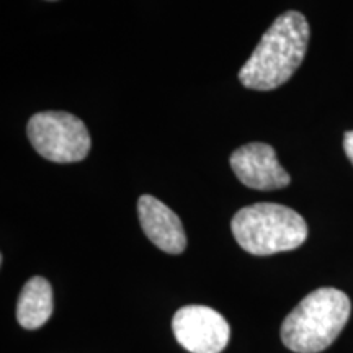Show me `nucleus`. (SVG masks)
<instances>
[{
	"instance_id": "obj_1",
	"label": "nucleus",
	"mask_w": 353,
	"mask_h": 353,
	"mask_svg": "<svg viewBox=\"0 0 353 353\" xmlns=\"http://www.w3.org/2000/svg\"><path fill=\"white\" fill-rule=\"evenodd\" d=\"M309 23L303 13L290 10L273 21L239 70V81L250 90H273L288 82L306 56Z\"/></svg>"
},
{
	"instance_id": "obj_2",
	"label": "nucleus",
	"mask_w": 353,
	"mask_h": 353,
	"mask_svg": "<svg viewBox=\"0 0 353 353\" xmlns=\"http://www.w3.org/2000/svg\"><path fill=\"white\" fill-rule=\"evenodd\" d=\"M343 291L319 288L309 293L281 324V342L296 353H319L332 345L350 317Z\"/></svg>"
},
{
	"instance_id": "obj_3",
	"label": "nucleus",
	"mask_w": 353,
	"mask_h": 353,
	"mask_svg": "<svg viewBox=\"0 0 353 353\" xmlns=\"http://www.w3.org/2000/svg\"><path fill=\"white\" fill-rule=\"evenodd\" d=\"M231 229L237 244L259 257L294 250L307 239L303 216L276 203H255L239 210Z\"/></svg>"
},
{
	"instance_id": "obj_4",
	"label": "nucleus",
	"mask_w": 353,
	"mask_h": 353,
	"mask_svg": "<svg viewBox=\"0 0 353 353\" xmlns=\"http://www.w3.org/2000/svg\"><path fill=\"white\" fill-rule=\"evenodd\" d=\"M26 132L34 151L56 164L83 161L92 145L85 123L65 112L33 114Z\"/></svg>"
},
{
	"instance_id": "obj_5",
	"label": "nucleus",
	"mask_w": 353,
	"mask_h": 353,
	"mask_svg": "<svg viewBox=\"0 0 353 353\" xmlns=\"http://www.w3.org/2000/svg\"><path fill=\"white\" fill-rule=\"evenodd\" d=\"M172 330L176 342L192 353H221L231 337V327L218 311L196 304L175 312Z\"/></svg>"
},
{
	"instance_id": "obj_6",
	"label": "nucleus",
	"mask_w": 353,
	"mask_h": 353,
	"mask_svg": "<svg viewBox=\"0 0 353 353\" xmlns=\"http://www.w3.org/2000/svg\"><path fill=\"white\" fill-rule=\"evenodd\" d=\"M234 174L245 187L272 192L288 187L291 179L276 159L275 149L265 143H250L232 152L229 159Z\"/></svg>"
},
{
	"instance_id": "obj_7",
	"label": "nucleus",
	"mask_w": 353,
	"mask_h": 353,
	"mask_svg": "<svg viewBox=\"0 0 353 353\" xmlns=\"http://www.w3.org/2000/svg\"><path fill=\"white\" fill-rule=\"evenodd\" d=\"M141 228L154 245L167 254L179 255L187 247V236L182 221L169 206L151 195L138 200Z\"/></svg>"
},
{
	"instance_id": "obj_8",
	"label": "nucleus",
	"mask_w": 353,
	"mask_h": 353,
	"mask_svg": "<svg viewBox=\"0 0 353 353\" xmlns=\"http://www.w3.org/2000/svg\"><path fill=\"white\" fill-rule=\"evenodd\" d=\"M52 314V288L43 276L26 281L17 303V321L21 327L33 330L44 325Z\"/></svg>"
},
{
	"instance_id": "obj_9",
	"label": "nucleus",
	"mask_w": 353,
	"mask_h": 353,
	"mask_svg": "<svg viewBox=\"0 0 353 353\" xmlns=\"http://www.w3.org/2000/svg\"><path fill=\"white\" fill-rule=\"evenodd\" d=\"M343 149H345L347 157L350 159L353 164V131H347L345 138H343Z\"/></svg>"
}]
</instances>
